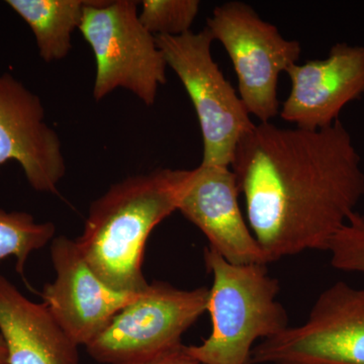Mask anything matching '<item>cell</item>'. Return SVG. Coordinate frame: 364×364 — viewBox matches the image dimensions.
I'll return each instance as SVG.
<instances>
[{
    "mask_svg": "<svg viewBox=\"0 0 364 364\" xmlns=\"http://www.w3.org/2000/svg\"><path fill=\"white\" fill-rule=\"evenodd\" d=\"M51 258L56 277L43 289V303L78 346H86L114 316L138 294L114 291L92 272L77 243L66 236L53 239Z\"/></svg>",
    "mask_w": 364,
    "mask_h": 364,
    "instance_id": "30bf717a",
    "label": "cell"
},
{
    "mask_svg": "<svg viewBox=\"0 0 364 364\" xmlns=\"http://www.w3.org/2000/svg\"><path fill=\"white\" fill-rule=\"evenodd\" d=\"M205 262L213 274L207 311L212 332L202 344L186 346L203 364H251L258 339L279 334L289 326L284 306L277 301L279 284L267 265H235L214 249L205 250Z\"/></svg>",
    "mask_w": 364,
    "mask_h": 364,
    "instance_id": "3957f363",
    "label": "cell"
},
{
    "mask_svg": "<svg viewBox=\"0 0 364 364\" xmlns=\"http://www.w3.org/2000/svg\"><path fill=\"white\" fill-rule=\"evenodd\" d=\"M90 0H7L35 36L41 58L47 63L65 58L72 33L79 28Z\"/></svg>",
    "mask_w": 364,
    "mask_h": 364,
    "instance_id": "5bb4252c",
    "label": "cell"
},
{
    "mask_svg": "<svg viewBox=\"0 0 364 364\" xmlns=\"http://www.w3.org/2000/svg\"><path fill=\"white\" fill-rule=\"evenodd\" d=\"M55 234L51 222L39 223L28 213L0 208V260L16 257V272L23 277L31 254L53 241Z\"/></svg>",
    "mask_w": 364,
    "mask_h": 364,
    "instance_id": "9a60e30c",
    "label": "cell"
},
{
    "mask_svg": "<svg viewBox=\"0 0 364 364\" xmlns=\"http://www.w3.org/2000/svg\"><path fill=\"white\" fill-rule=\"evenodd\" d=\"M0 364H9L6 342H4L1 335H0Z\"/></svg>",
    "mask_w": 364,
    "mask_h": 364,
    "instance_id": "d6986e66",
    "label": "cell"
},
{
    "mask_svg": "<svg viewBox=\"0 0 364 364\" xmlns=\"http://www.w3.org/2000/svg\"><path fill=\"white\" fill-rule=\"evenodd\" d=\"M333 267L364 273V215L354 212L330 242Z\"/></svg>",
    "mask_w": 364,
    "mask_h": 364,
    "instance_id": "e0dca14e",
    "label": "cell"
},
{
    "mask_svg": "<svg viewBox=\"0 0 364 364\" xmlns=\"http://www.w3.org/2000/svg\"><path fill=\"white\" fill-rule=\"evenodd\" d=\"M286 73L291 91L280 117L304 130L329 128L347 105L364 95V47L338 43L327 58L294 64Z\"/></svg>",
    "mask_w": 364,
    "mask_h": 364,
    "instance_id": "7c38bea8",
    "label": "cell"
},
{
    "mask_svg": "<svg viewBox=\"0 0 364 364\" xmlns=\"http://www.w3.org/2000/svg\"><path fill=\"white\" fill-rule=\"evenodd\" d=\"M179 170L157 169L112 184L91 203L76 239L92 272L107 287L138 294L148 287L142 264L154 228L177 210Z\"/></svg>",
    "mask_w": 364,
    "mask_h": 364,
    "instance_id": "7a4b0ae2",
    "label": "cell"
},
{
    "mask_svg": "<svg viewBox=\"0 0 364 364\" xmlns=\"http://www.w3.org/2000/svg\"><path fill=\"white\" fill-rule=\"evenodd\" d=\"M210 289L153 282L114 316L85 348L102 364L147 360L178 348L182 335L207 312Z\"/></svg>",
    "mask_w": 364,
    "mask_h": 364,
    "instance_id": "8992f818",
    "label": "cell"
},
{
    "mask_svg": "<svg viewBox=\"0 0 364 364\" xmlns=\"http://www.w3.org/2000/svg\"><path fill=\"white\" fill-rule=\"evenodd\" d=\"M251 364H364V289L338 282L308 320L254 346Z\"/></svg>",
    "mask_w": 364,
    "mask_h": 364,
    "instance_id": "ba28073f",
    "label": "cell"
},
{
    "mask_svg": "<svg viewBox=\"0 0 364 364\" xmlns=\"http://www.w3.org/2000/svg\"><path fill=\"white\" fill-rule=\"evenodd\" d=\"M207 25L231 59L246 109L260 123H269L280 112V74L298 63L301 44L282 37L252 6L237 0L215 7Z\"/></svg>",
    "mask_w": 364,
    "mask_h": 364,
    "instance_id": "52a82bcc",
    "label": "cell"
},
{
    "mask_svg": "<svg viewBox=\"0 0 364 364\" xmlns=\"http://www.w3.org/2000/svg\"><path fill=\"white\" fill-rule=\"evenodd\" d=\"M127 364H203L196 360L188 353L186 345H181L178 348L163 353L156 358L147 359V360L138 361V363Z\"/></svg>",
    "mask_w": 364,
    "mask_h": 364,
    "instance_id": "ac0fdd59",
    "label": "cell"
},
{
    "mask_svg": "<svg viewBox=\"0 0 364 364\" xmlns=\"http://www.w3.org/2000/svg\"><path fill=\"white\" fill-rule=\"evenodd\" d=\"M156 40L195 107L203 136L200 164L231 167L237 146L255 124L213 58L210 31Z\"/></svg>",
    "mask_w": 364,
    "mask_h": 364,
    "instance_id": "5b68a950",
    "label": "cell"
},
{
    "mask_svg": "<svg viewBox=\"0 0 364 364\" xmlns=\"http://www.w3.org/2000/svg\"><path fill=\"white\" fill-rule=\"evenodd\" d=\"M200 6L198 0H145L139 18L154 36L177 37L191 32Z\"/></svg>",
    "mask_w": 364,
    "mask_h": 364,
    "instance_id": "2e32d148",
    "label": "cell"
},
{
    "mask_svg": "<svg viewBox=\"0 0 364 364\" xmlns=\"http://www.w3.org/2000/svg\"><path fill=\"white\" fill-rule=\"evenodd\" d=\"M239 196L231 167L179 170L177 210L205 235L208 247L232 264H269L244 219Z\"/></svg>",
    "mask_w": 364,
    "mask_h": 364,
    "instance_id": "9c48e42d",
    "label": "cell"
},
{
    "mask_svg": "<svg viewBox=\"0 0 364 364\" xmlns=\"http://www.w3.org/2000/svg\"><path fill=\"white\" fill-rule=\"evenodd\" d=\"M0 335L9 364H79L78 345L47 306L26 298L1 273Z\"/></svg>",
    "mask_w": 364,
    "mask_h": 364,
    "instance_id": "4fadbf2b",
    "label": "cell"
},
{
    "mask_svg": "<svg viewBox=\"0 0 364 364\" xmlns=\"http://www.w3.org/2000/svg\"><path fill=\"white\" fill-rule=\"evenodd\" d=\"M21 165L30 186L57 193L66 162L58 134L46 122L42 100L9 73L0 74V165Z\"/></svg>",
    "mask_w": 364,
    "mask_h": 364,
    "instance_id": "8fae6325",
    "label": "cell"
},
{
    "mask_svg": "<svg viewBox=\"0 0 364 364\" xmlns=\"http://www.w3.org/2000/svg\"><path fill=\"white\" fill-rule=\"evenodd\" d=\"M231 169L269 263L328 251L364 196L361 157L340 119L316 131L254 124L237 146Z\"/></svg>",
    "mask_w": 364,
    "mask_h": 364,
    "instance_id": "6da1fadb",
    "label": "cell"
},
{
    "mask_svg": "<svg viewBox=\"0 0 364 364\" xmlns=\"http://www.w3.org/2000/svg\"><path fill=\"white\" fill-rule=\"evenodd\" d=\"M136 4L90 0L85 6L79 31L95 55L97 102L124 88L150 107L156 102L158 87L166 85V59L156 36L141 23Z\"/></svg>",
    "mask_w": 364,
    "mask_h": 364,
    "instance_id": "277c9868",
    "label": "cell"
}]
</instances>
